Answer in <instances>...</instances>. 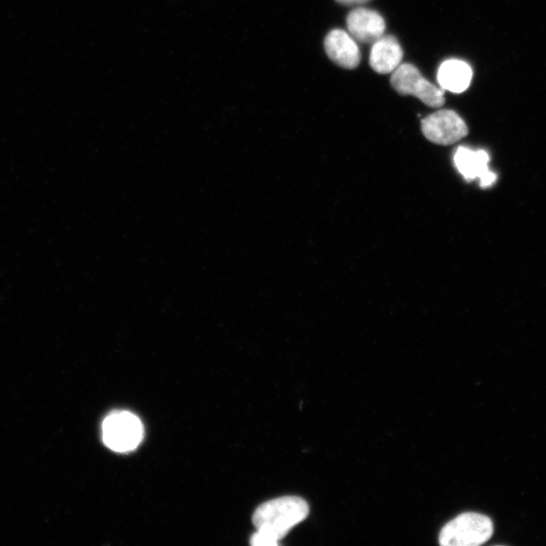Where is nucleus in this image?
<instances>
[{"instance_id":"3","label":"nucleus","mask_w":546,"mask_h":546,"mask_svg":"<svg viewBox=\"0 0 546 546\" xmlns=\"http://www.w3.org/2000/svg\"><path fill=\"white\" fill-rule=\"evenodd\" d=\"M391 83L401 96L416 97L430 108H441L445 103V90L425 79L412 64L400 65L393 72Z\"/></svg>"},{"instance_id":"10","label":"nucleus","mask_w":546,"mask_h":546,"mask_svg":"<svg viewBox=\"0 0 546 546\" xmlns=\"http://www.w3.org/2000/svg\"><path fill=\"white\" fill-rule=\"evenodd\" d=\"M473 70L471 66L459 59L444 61L439 67L437 80L441 88L453 94H462L471 85Z\"/></svg>"},{"instance_id":"5","label":"nucleus","mask_w":546,"mask_h":546,"mask_svg":"<svg viewBox=\"0 0 546 546\" xmlns=\"http://www.w3.org/2000/svg\"><path fill=\"white\" fill-rule=\"evenodd\" d=\"M421 128L430 142L442 146L459 142L469 134L465 121L451 110H440L428 116Z\"/></svg>"},{"instance_id":"9","label":"nucleus","mask_w":546,"mask_h":546,"mask_svg":"<svg viewBox=\"0 0 546 546\" xmlns=\"http://www.w3.org/2000/svg\"><path fill=\"white\" fill-rule=\"evenodd\" d=\"M403 56L398 40L393 36H383L373 44L370 65L380 74L393 73L401 65Z\"/></svg>"},{"instance_id":"11","label":"nucleus","mask_w":546,"mask_h":546,"mask_svg":"<svg viewBox=\"0 0 546 546\" xmlns=\"http://www.w3.org/2000/svg\"><path fill=\"white\" fill-rule=\"evenodd\" d=\"M250 542L254 546H278L279 545L277 542L273 541L271 538H269L268 536L258 531L255 534H253Z\"/></svg>"},{"instance_id":"1","label":"nucleus","mask_w":546,"mask_h":546,"mask_svg":"<svg viewBox=\"0 0 546 546\" xmlns=\"http://www.w3.org/2000/svg\"><path fill=\"white\" fill-rule=\"evenodd\" d=\"M310 507L301 497L288 496L268 501L259 506L253 515L257 531L279 544V541L296 525L304 521Z\"/></svg>"},{"instance_id":"2","label":"nucleus","mask_w":546,"mask_h":546,"mask_svg":"<svg viewBox=\"0 0 546 546\" xmlns=\"http://www.w3.org/2000/svg\"><path fill=\"white\" fill-rule=\"evenodd\" d=\"M494 533L492 520L475 512L463 513L445 524L439 533L442 546H479Z\"/></svg>"},{"instance_id":"12","label":"nucleus","mask_w":546,"mask_h":546,"mask_svg":"<svg viewBox=\"0 0 546 546\" xmlns=\"http://www.w3.org/2000/svg\"><path fill=\"white\" fill-rule=\"evenodd\" d=\"M340 5L347 7L361 6L371 2V0H336Z\"/></svg>"},{"instance_id":"7","label":"nucleus","mask_w":546,"mask_h":546,"mask_svg":"<svg viewBox=\"0 0 546 546\" xmlns=\"http://www.w3.org/2000/svg\"><path fill=\"white\" fill-rule=\"evenodd\" d=\"M347 28L354 40L362 44H374L386 31L383 17L376 11L358 8L347 16Z\"/></svg>"},{"instance_id":"8","label":"nucleus","mask_w":546,"mask_h":546,"mask_svg":"<svg viewBox=\"0 0 546 546\" xmlns=\"http://www.w3.org/2000/svg\"><path fill=\"white\" fill-rule=\"evenodd\" d=\"M328 57L344 69H355L361 53L354 39L343 30L331 31L324 42Z\"/></svg>"},{"instance_id":"4","label":"nucleus","mask_w":546,"mask_h":546,"mask_svg":"<svg viewBox=\"0 0 546 546\" xmlns=\"http://www.w3.org/2000/svg\"><path fill=\"white\" fill-rule=\"evenodd\" d=\"M144 428L140 419L128 411L110 414L103 424L105 444L117 452H129L141 443Z\"/></svg>"},{"instance_id":"6","label":"nucleus","mask_w":546,"mask_h":546,"mask_svg":"<svg viewBox=\"0 0 546 546\" xmlns=\"http://www.w3.org/2000/svg\"><path fill=\"white\" fill-rule=\"evenodd\" d=\"M490 156L484 150H473L468 147H459L453 156L455 167L467 180L479 178L481 187H492L497 175L489 169Z\"/></svg>"}]
</instances>
